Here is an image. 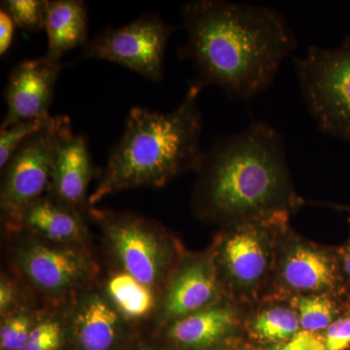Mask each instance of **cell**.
Returning a JSON list of instances; mask_svg holds the SVG:
<instances>
[{"label": "cell", "instance_id": "1", "mask_svg": "<svg viewBox=\"0 0 350 350\" xmlns=\"http://www.w3.org/2000/svg\"><path fill=\"white\" fill-rule=\"evenodd\" d=\"M190 59L204 89L216 86L232 100L248 101L268 90L297 46L282 13L262 5L197 0L182 8Z\"/></svg>", "mask_w": 350, "mask_h": 350}, {"label": "cell", "instance_id": "2", "mask_svg": "<svg viewBox=\"0 0 350 350\" xmlns=\"http://www.w3.org/2000/svg\"><path fill=\"white\" fill-rule=\"evenodd\" d=\"M195 172V213L222 226L268 214L291 215L304 202L292 180L284 139L265 122L217 138Z\"/></svg>", "mask_w": 350, "mask_h": 350}, {"label": "cell", "instance_id": "3", "mask_svg": "<svg viewBox=\"0 0 350 350\" xmlns=\"http://www.w3.org/2000/svg\"><path fill=\"white\" fill-rule=\"evenodd\" d=\"M202 90L191 83L180 105L170 112L131 110L125 131L90 196V204L128 189L162 187L177 175L197 169L204 154L198 103Z\"/></svg>", "mask_w": 350, "mask_h": 350}, {"label": "cell", "instance_id": "4", "mask_svg": "<svg viewBox=\"0 0 350 350\" xmlns=\"http://www.w3.org/2000/svg\"><path fill=\"white\" fill-rule=\"evenodd\" d=\"M289 216L268 214L223 226L211 248L230 299L250 306L268 296Z\"/></svg>", "mask_w": 350, "mask_h": 350}, {"label": "cell", "instance_id": "5", "mask_svg": "<svg viewBox=\"0 0 350 350\" xmlns=\"http://www.w3.org/2000/svg\"><path fill=\"white\" fill-rule=\"evenodd\" d=\"M122 271L161 294L183 251L160 225L140 216L91 211Z\"/></svg>", "mask_w": 350, "mask_h": 350}, {"label": "cell", "instance_id": "6", "mask_svg": "<svg viewBox=\"0 0 350 350\" xmlns=\"http://www.w3.org/2000/svg\"><path fill=\"white\" fill-rule=\"evenodd\" d=\"M310 114L326 135L350 142V36L337 47L312 46L294 59Z\"/></svg>", "mask_w": 350, "mask_h": 350}, {"label": "cell", "instance_id": "7", "mask_svg": "<svg viewBox=\"0 0 350 350\" xmlns=\"http://www.w3.org/2000/svg\"><path fill=\"white\" fill-rule=\"evenodd\" d=\"M70 130L68 116H55L54 123L25 140L1 170L2 215L11 229L19 230L25 209L48 192L57 145Z\"/></svg>", "mask_w": 350, "mask_h": 350}, {"label": "cell", "instance_id": "8", "mask_svg": "<svg viewBox=\"0 0 350 350\" xmlns=\"http://www.w3.org/2000/svg\"><path fill=\"white\" fill-rule=\"evenodd\" d=\"M347 291L350 289L338 247L312 243L288 228L278 246L273 282L267 297L290 298Z\"/></svg>", "mask_w": 350, "mask_h": 350}, {"label": "cell", "instance_id": "9", "mask_svg": "<svg viewBox=\"0 0 350 350\" xmlns=\"http://www.w3.org/2000/svg\"><path fill=\"white\" fill-rule=\"evenodd\" d=\"M15 250L16 266L33 288L51 301L75 298L96 273L91 256L79 245L50 243L32 234Z\"/></svg>", "mask_w": 350, "mask_h": 350}, {"label": "cell", "instance_id": "10", "mask_svg": "<svg viewBox=\"0 0 350 350\" xmlns=\"http://www.w3.org/2000/svg\"><path fill=\"white\" fill-rule=\"evenodd\" d=\"M172 31L158 16H142L125 27H107L88 42L83 57L121 64L149 81L160 82Z\"/></svg>", "mask_w": 350, "mask_h": 350}, {"label": "cell", "instance_id": "11", "mask_svg": "<svg viewBox=\"0 0 350 350\" xmlns=\"http://www.w3.org/2000/svg\"><path fill=\"white\" fill-rule=\"evenodd\" d=\"M230 299L221 280L211 248L183 253L172 269L160 296V329L174 320Z\"/></svg>", "mask_w": 350, "mask_h": 350}, {"label": "cell", "instance_id": "12", "mask_svg": "<svg viewBox=\"0 0 350 350\" xmlns=\"http://www.w3.org/2000/svg\"><path fill=\"white\" fill-rule=\"evenodd\" d=\"M247 308L226 299L162 327L158 340L167 350H236L246 344Z\"/></svg>", "mask_w": 350, "mask_h": 350}, {"label": "cell", "instance_id": "13", "mask_svg": "<svg viewBox=\"0 0 350 350\" xmlns=\"http://www.w3.org/2000/svg\"><path fill=\"white\" fill-rule=\"evenodd\" d=\"M64 320L70 350H129L135 340L130 325L103 290L87 288L73 298Z\"/></svg>", "mask_w": 350, "mask_h": 350}, {"label": "cell", "instance_id": "14", "mask_svg": "<svg viewBox=\"0 0 350 350\" xmlns=\"http://www.w3.org/2000/svg\"><path fill=\"white\" fill-rule=\"evenodd\" d=\"M61 69V62L45 56L18 64L4 93L7 111L0 129L25 120L51 116L49 108Z\"/></svg>", "mask_w": 350, "mask_h": 350}, {"label": "cell", "instance_id": "15", "mask_svg": "<svg viewBox=\"0 0 350 350\" xmlns=\"http://www.w3.org/2000/svg\"><path fill=\"white\" fill-rule=\"evenodd\" d=\"M94 167L86 138L68 131L57 145L53 163L49 198L82 215L90 198V182Z\"/></svg>", "mask_w": 350, "mask_h": 350}, {"label": "cell", "instance_id": "16", "mask_svg": "<svg viewBox=\"0 0 350 350\" xmlns=\"http://www.w3.org/2000/svg\"><path fill=\"white\" fill-rule=\"evenodd\" d=\"M243 328L246 342L253 347L282 344L301 330L298 314L288 299L273 296L248 306Z\"/></svg>", "mask_w": 350, "mask_h": 350}, {"label": "cell", "instance_id": "17", "mask_svg": "<svg viewBox=\"0 0 350 350\" xmlns=\"http://www.w3.org/2000/svg\"><path fill=\"white\" fill-rule=\"evenodd\" d=\"M19 229L50 243L64 245L82 246L87 234L81 214L49 197L41 198L25 209Z\"/></svg>", "mask_w": 350, "mask_h": 350}, {"label": "cell", "instance_id": "18", "mask_svg": "<svg viewBox=\"0 0 350 350\" xmlns=\"http://www.w3.org/2000/svg\"><path fill=\"white\" fill-rule=\"evenodd\" d=\"M44 29L48 38L45 57L61 62L69 51L89 42L86 4L79 0L48 1Z\"/></svg>", "mask_w": 350, "mask_h": 350}, {"label": "cell", "instance_id": "19", "mask_svg": "<svg viewBox=\"0 0 350 350\" xmlns=\"http://www.w3.org/2000/svg\"><path fill=\"white\" fill-rule=\"evenodd\" d=\"M103 291L130 326L157 317L161 294L121 269L107 276Z\"/></svg>", "mask_w": 350, "mask_h": 350}, {"label": "cell", "instance_id": "20", "mask_svg": "<svg viewBox=\"0 0 350 350\" xmlns=\"http://www.w3.org/2000/svg\"><path fill=\"white\" fill-rule=\"evenodd\" d=\"M300 320L301 330L321 334L350 306V291L301 295L287 298Z\"/></svg>", "mask_w": 350, "mask_h": 350}, {"label": "cell", "instance_id": "21", "mask_svg": "<svg viewBox=\"0 0 350 350\" xmlns=\"http://www.w3.org/2000/svg\"><path fill=\"white\" fill-rule=\"evenodd\" d=\"M0 350H23L38 319L31 310L21 306L1 319Z\"/></svg>", "mask_w": 350, "mask_h": 350}, {"label": "cell", "instance_id": "22", "mask_svg": "<svg viewBox=\"0 0 350 350\" xmlns=\"http://www.w3.org/2000/svg\"><path fill=\"white\" fill-rule=\"evenodd\" d=\"M55 117L25 120L0 130V169L3 170L14 152L32 135L54 123Z\"/></svg>", "mask_w": 350, "mask_h": 350}, {"label": "cell", "instance_id": "23", "mask_svg": "<svg viewBox=\"0 0 350 350\" xmlns=\"http://www.w3.org/2000/svg\"><path fill=\"white\" fill-rule=\"evenodd\" d=\"M48 1L46 0H6L1 2L16 27L29 31H38L45 27Z\"/></svg>", "mask_w": 350, "mask_h": 350}, {"label": "cell", "instance_id": "24", "mask_svg": "<svg viewBox=\"0 0 350 350\" xmlns=\"http://www.w3.org/2000/svg\"><path fill=\"white\" fill-rule=\"evenodd\" d=\"M66 342L64 320L44 317L36 322L23 350H62Z\"/></svg>", "mask_w": 350, "mask_h": 350}, {"label": "cell", "instance_id": "25", "mask_svg": "<svg viewBox=\"0 0 350 350\" xmlns=\"http://www.w3.org/2000/svg\"><path fill=\"white\" fill-rule=\"evenodd\" d=\"M321 335L326 350H350V306Z\"/></svg>", "mask_w": 350, "mask_h": 350}, {"label": "cell", "instance_id": "26", "mask_svg": "<svg viewBox=\"0 0 350 350\" xmlns=\"http://www.w3.org/2000/svg\"><path fill=\"white\" fill-rule=\"evenodd\" d=\"M253 349L256 350H326L321 334L305 330L299 331L296 335L282 344L266 347H253Z\"/></svg>", "mask_w": 350, "mask_h": 350}, {"label": "cell", "instance_id": "27", "mask_svg": "<svg viewBox=\"0 0 350 350\" xmlns=\"http://www.w3.org/2000/svg\"><path fill=\"white\" fill-rule=\"evenodd\" d=\"M20 292L12 280L5 275L0 280V315L1 319L20 308Z\"/></svg>", "mask_w": 350, "mask_h": 350}, {"label": "cell", "instance_id": "28", "mask_svg": "<svg viewBox=\"0 0 350 350\" xmlns=\"http://www.w3.org/2000/svg\"><path fill=\"white\" fill-rule=\"evenodd\" d=\"M16 25L4 10H0V55L3 56L13 42Z\"/></svg>", "mask_w": 350, "mask_h": 350}, {"label": "cell", "instance_id": "29", "mask_svg": "<svg viewBox=\"0 0 350 350\" xmlns=\"http://www.w3.org/2000/svg\"><path fill=\"white\" fill-rule=\"evenodd\" d=\"M349 222V236L345 244L338 247V254H340V262H342V269L345 278H347V284L350 289V218Z\"/></svg>", "mask_w": 350, "mask_h": 350}, {"label": "cell", "instance_id": "30", "mask_svg": "<svg viewBox=\"0 0 350 350\" xmlns=\"http://www.w3.org/2000/svg\"><path fill=\"white\" fill-rule=\"evenodd\" d=\"M129 350H167L157 340H135Z\"/></svg>", "mask_w": 350, "mask_h": 350}, {"label": "cell", "instance_id": "31", "mask_svg": "<svg viewBox=\"0 0 350 350\" xmlns=\"http://www.w3.org/2000/svg\"><path fill=\"white\" fill-rule=\"evenodd\" d=\"M236 350H256L253 349L252 347H250V345L246 342V344H244L243 345H241V347H239V349H237Z\"/></svg>", "mask_w": 350, "mask_h": 350}]
</instances>
